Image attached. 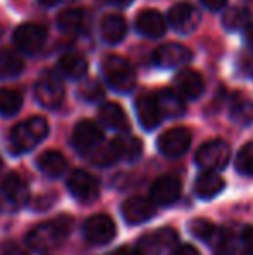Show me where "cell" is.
Returning a JSON list of instances; mask_svg holds the SVG:
<instances>
[{
	"instance_id": "cell-1",
	"label": "cell",
	"mask_w": 253,
	"mask_h": 255,
	"mask_svg": "<svg viewBox=\"0 0 253 255\" xmlns=\"http://www.w3.org/2000/svg\"><path fill=\"white\" fill-rule=\"evenodd\" d=\"M71 224H73V219L68 215H59L56 219L42 222L28 233V245L35 252H49V250L58 249L70 235Z\"/></svg>"
},
{
	"instance_id": "cell-2",
	"label": "cell",
	"mask_w": 253,
	"mask_h": 255,
	"mask_svg": "<svg viewBox=\"0 0 253 255\" xmlns=\"http://www.w3.org/2000/svg\"><path fill=\"white\" fill-rule=\"evenodd\" d=\"M49 134V124L42 117H31L23 120L10 130V149L12 153H26L42 142Z\"/></svg>"
},
{
	"instance_id": "cell-3",
	"label": "cell",
	"mask_w": 253,
	"mask_h": 255,
	"mask_svg": "<svg viewBox=\"0 0 253 255\" xmlns=\"http://www.w3.org/2000/svg\"><path fill=\"white\" fill-rule=\"evenodd\" d=\"M102 75H104L109 87L116 92H122V94L130 92L137 82L135 70L130 64V61L120 56H108L102 61Z\"/></svg>"
},
{
	"instance_id": "cell-4",
	"label": "cell",
	"mask_w": 253,
	"mask_h": 255,
	"mask_svg": "<svg viewBox=\"0 0 253 255\" xmlns=\"http://www.w3.org/2000/svg\"><path fill=\"white\" fill-rule=\"evenodd\" d=\"M231 158V146L222 139H213L201 144L196 151V163L206 172L222 170Z\"/></svg>"
},
{
	"instance_id": "cell-5",
	"label": "cell",
	"mask_w": 253,
	"mask_h": 255,
	"mask_svg": "<svg viewBox=\"0 0 253 255\" xmlns=\"http://www.w3.org/2000/svg\"><path fill=\"white\" fill-rule=\"evenodd\" d=\"M35 99L40 106L56 110L64 99V84L58 73L45 71L35 84Z\"/></svg>"
},
{
	"instance_id": "cell-6",
	"label": "cell",
	"mask_w": 253,
	"mask_h": 255,
	"mask_svg": "<svg viewBox=\"0 0 253 255\" xmlns=\"http://www.w3.org/2000/svg\"><path fill=\"white\" fill-rule=\"evenodd\" d=\"M104 141V132L95 122L92 120H80L75 125L73 135H71V144L80 154L94 153Z\"/></svg>"
},
{
	"instance_id": "cell-7",
	"label": "cell",
	"mask_w": 253,
	"mask_h": 255,
	"mask_svg": "<svg viewBox=\"0 0 253 255\" xmlns=\"http://www.w3.org/2000/svg\"><path fill=\"white\" fill-rule=\"evenodd\" d=\"M68 191L82 203H92L101 193V184H99L97 177L87 170H75L68 179Z\"/></svg>"
},
{
	"instance_id": "cell-8",
	"label": "cell",
	"mask_w": 253,
	"mask_h": 255,
	"mask_svg": "<svg viewBox=\"0 0 253 255\" xmlns=\"http://www.w3.org/2000/svg\"><path fill=\"white\" fill-rule=\"evenodd\" d=\"M45 38H47V31L44 28L33 23H26L16 28L12 40L19 52L26 54V56H33L44 47Z\"/></svg>"
},
{
	"instance_id": "cell-9",
	"label": "cell",
	"mask_w": 253,
	"mask_h": 255,
	"mask_svg": "<svg viewBox=\"0 0 253 255\" xmlns=\"http://www.w3.org/2000/svg\"><path fill=\"white\" fill-rule=\"evenodd\" d=\"M191 132L186 127H173L158 137V149L169 158H179L189 149Z\"/></svg>"
},
{
	"instance_id": "cell-10",
	"label": "cell",
	"mask_w": 253,
	"mask_h": 255,
	"mask_svg": "<svg viewBox=\"0 0 253 255\" xmlns=\"http://www.w3.org/2000/svg\"><path fill=\"white\" fill-rule=\"evenodd\" d=\"M84 235L92 245H106L116 235V226L113 219L106 214L92 215L85 221Z\"/></svg>"
},
{
	"instance_id": "cell-11",
	"label": "cell",
	"mask_w": 253,
	"mask_h": 255,
	"mask_svg": "<svg viewBox=\"0 0 253 255\" xmlns=\"http://www.w3.org/2000/svg\"><path fill=\"white\" fill-rule=\"evenodd\" d=\"M199 19H201L199 17V10L187 2L175 3L169 12V24L179 35L192 33L198 28Z\"/></svg>"
},
{
	"instance_id": "cell-12",
	"label": "cell",
	"mask_w": 253,
	"mask_h": 255,
	"mask_svg": "<svg viewBox=\"0 0 253 255\" xmlns=\"http://www.w3.org/2000/svg\"><path fill=\"white\" fill-rule=\"evenodd\" d=\"M192 52L182 44H163L153 52V63L160 68H179L191 63Z\"/></svg>"
},
{
	"instance_id": "cell-13",
	"label": "cell",
	"mask_w": 253,
	"mask_h": 255,
	"mask_svg": "<svg viewBox=\"0 0 253 255\" xmlns=\"http://www.w3.org/2000/svg\"><path fill=\"white\" fill-rule=\"evenodd\" d=\"M182 184L175 175H162L151 186V202L160 207H169L173 205L180 198Z\"/></svg>"
},
{
	"instance_id": "cell-14",
	"label": "cell",
	"mask_w": 253,
	"mask_h": 255,
	"mask_svg": "<svg viewBox=\"0 0 253 255\" xmlns=\"http://www.w3.org/2000/svg\"><path fill=\"white\" fill-rule=\"evenodd\" d=\"M122 215L128 224H142L156 215V207L149 198L144 196H132L123 202Z\"/></svg>"
},
{
	"instance_id": "cell-15",
	"label": "cell",
	"mask_w": 253,
	"mask_h": 255,
	"mask_svg": "<svg viewBox=\"0 0 253 255\" xmlns=\"http://www.w3.org/2000/svg\"><path fill=\"white\" fill-rule=\"evenodd\" d=\"M135 113H137L139 124L146 128V130H155L163 120V115L160 111L156 96L151 94H142L135 101Z\"/></svg>"
},
{
	"instance_id": "cell-16",
	"label": "cell",
	"mask_w": 253,
	"mask_h": 255,
	"mask_svg": "<svg viewBox=\"0 0 253 255\" xmlns=\"http://www.w3.org/2000/svg\"><path fill=\"white\" fill-rule=\"evenodd\" d=\"M175 92L182 99H198L205 92V80L194 70H182L173 80Z\"/></svg>"
},
{
	"instance_id": "cell-17",
	"label": "cell",
	"mask_w": 253,
	"mask_h": 255,
	"mask_svg": "<svg viewBox=\"0 0 253 255\" xmlns=\"http://www.w3.org/2000/svg\"><path fill=\"white\" fill-rule=\"evenodd\" d=\"M135 30L149 38H160L167 31V19L155 9H146L135 17Z\"/></svg>"
},
{
	"instance_id": "cell-18",
	"label": "cell",
	"mask_w": 253,
	"mask_h": 255,
	"mask_svg": "<svg viewBox=\"0 0 253 255\" xmlns=\"http://www.w3.org/2000/svg\"><path fill=\"white\" fill-rule=\"evenodd\" d=\"M0 193L14 207H23L30 202V189L26 186V181L17 174L5 175L0 184Z\"/></svg>"
},
{
	"instance_id": "cell-19",
	"label": "cell",
	"mask_w": 253,
	"mask_h": 255,
	"mask_svg": "<svg viewBox=\"0 0 253 255\" xmlns=\"http://www.w3.org/2000/svg\"><path fill=\"white\" fill-rule=\"evenodd\" d=\"M224 186L226 182L217 172L203 170L194 181V195L201 200H212L222 193Z\"/></svg>"
},
{
	"instance_id": "cell-20",
	"label": "cell",
	"mask_w": 253,
	"mask_h": 255,
	"mask_svg": "<svg viewBox=\"0 0 253 255\" xmlns=\"http://www.w3.org/2000/svg\"><path fill=\"white\" fill-rule=\"evenodd\" d=\"M127 21L118 14H108L101 21V37L106 44L116 45L125 38Z\"/></svg>"
},
{
	"instance_id": "cell-21",
	"label": "cell",
	"mask_w": 253,
	"mask_h": 255,
	"mask_svg": "<svg viewBox=\"0 0 253 255\" xmlns=\"http://www.w3.org/2000/svg\"><path fill=\"white\" fill-rule=\"evenodd\" d=\"M58 26L63 33H82L88 26V14L84 9H64L58 16Z\"/></svg>"
},
{
	"instance_id": "cell-22",
	"label": "cell",
	"mask_w": 253,
	"mask_h": 255,
	"mask_svg": "<svg viewBox=\"0 0 253 255\" xmlns=\"http://www.w3.org/2000/svg\"><path fill=\"white\" fill-rule=\"evenodd\" d=\"M109 144L113 148L116 161H135L142 153V142L134 135H120V137L113 139Z\"/></svg>"
},
{
	"instance_id": "cell-23",
	"label": "cell",
	"mask_w": 253,
	"mask_h": 255,
	"mask_svg": "<svg viewBox=\"0 0 253 255\" xmlns=\"http://www.w3.org/2000/svg\"><path fill=\"white\" fill-rule=\"evenodd\" d=\"M37 167L47 177H59L66 172L68 161L63 153L49 149V151H44L37 158Z\"/></svg>"
},
{
	"instance_id": "cell-24",
	"label": "cell",
	"mask_w": 253,
	"mask_h": 255,
	"mask_svg": "<svg viewBox=\"0 0 253 255\" xmlns=\"http://www.w3.org/2000/svg\"><path fill=\"white\" fill-rule=\"evenodd\" d=\"M99 118H101V122L106 127L115 128V130H128V127H130L123 108L116 103L102 104V106L99 108Z\"/></svg>"
},
{
	"instance_id": "cell-25",
	"label": "cell",
	"mask_w": 253,
	"mask_h": 255,
	"mask_svg": "<svg viewBox=\"0 0 253 255\" xmlns=\"http://www.w3.org/2000/svg\"><path fill=\"white\" fill-rule=\"evenodd\" d=\"M156 101H158L160 111H162L163 118H177L180 115L186 113V104L184 99L177 94L175 91H169V89H163L156 94Z\"/></svg>"
},
{
	"instance_id": "cell-26",
	"label": "cell",
	"mask_w": 253,
	"mask_h": 255,
	"mask_svg": "<svg viewBox=\"0 0 253 255\" xmlns=\"http://www.w3.org/2000/svg\"><path fill=\"white\" fill-rule=\"evenodd\" d=\"M58 66L64 77L71 78V80H82V78H85V75L88 71L87 61L82 56H77V54H66V56H63L59 59Z\"/></svg>"
},
{
	"instance_id": "cell-27",
	"label": "cell",
	"mask_w": 253,
	"mask_h": 255,
	"mask_svg": "<svg viewBox=\"0 0 253 255\" xmlns=\"http://www.w3.org/2000/svg\"><path fill=\"white\" fill-rule=\"evenodd\" d=\"M24 68V63L17 52L10 49H2L0 51V80H9L21 75Z\"/></svg>"
},
{
	"instance_id": "cell-28",
	"label": "cell",
	"mask_w": 253,
	"mask_h": 255,
	"mask_svg": "<svg viewBox=\"0 0 253 255\" xmlns=\"http://www.w3.org/2000/svg\"><path fill=\"white\" fill-rule=\"evenodd\" d=\"M177 240H179V235H177L175 229L163 228V229H158L156 233H151V235L144 236L142 242L151 250H165V249H172L177 243Z\"/></svg>"
},
{
	"instance_id": "cell-29",
	"label": "cell",
	"mask_w": 253,
	"mask_h": 255,
	"mask_svg": "<svg viewBox=\"0 0 253 255\" xmlns=\"http://www.w3.org/2000/svg\"><path fill=\"white\" fill-rule=\"evenodd\" d=\"M222 24L229 31H241L250 26V12L245 7H231L224 12Z\"/></svg>"
},
{
	"instance_id": "cell-30",
	"label": "cell",
	"mask_w": 253,
	"mask_h": 255,
	"mask_svg": "<svg viewBox=\"0 0 253 255\" xmlns=\"http://www.w3.org/2000/svg\"><path fill=\"white\" fill-rule=\"evenodd\" d=\"M23 106V96L12 89H0V115L2 117H14L19 113Z\"/></svg>"
},
{
	"instance_id": "cell-31",
	"label": "cell",
	"mask_w": 253,
	"mask_h": 255,
	"mask_svg": "<svg viewBox=\"0 0 253 255\" xmlns=\"http://www.w3.org/2000/svg\"><path fill=\"white\" fill-rule=\"evenodd\" d=\"M217 226L213 224L212 221H208V219H192L189 222V233L194 238L201 240L203 243H206V245H210L213 240V236L217 235Z\"/></svg>"
},
{
	"instance_id": "cell-32",
	"label": "cell",
	"mask_w": 253,
	"mask_h": 255,
	"mask_svg": "<svg viewBox=\"0 0 253 255\" xmlns=\"http://www.w3.org/2000/svg\"><path fill=\"white\" fill-rule=\"evenodd\" d=\"M231 118L240 125H248L253 122V103L248 99L238 98L231 106Z\"/></svg>"
},
{
	"instance_id": "cell-33",
	"label": "cell",
	"mask_w": 253,
	"mask_h": 255,
	"mask_svg": "<svg viewBox=\"0 0 253 255\" xmlns=\"http://www.w3.org/2000/svg\"><path fill=\"white\" fill-rule=\"evenodd\" d=\"M236 170L241 175L253 177V142H248L238 151L236 156Z\"/></svg>"
},
{
	"instance_id": "cell-34",
	"label": "cell",
	"mask_w": 253,
	"mask_h": 255,
	"mask_svg": "<svg viewBox=\"0 0 253 255\" xmlns=\"http://www.w3.org/2000/svg\"><path fill=\"white\" fill-rule=\"evenodd\" d=\"M210 245L213 247L215 250L222 254H227L231 252V249L234 247V236L229 229H217V235L213 236L212 243Z\"/></svg>"
},
{
	"instance_id": "cell-35",
	"label": "cell",
	"mask_w": 253,
	"mask_h": 255,
	"mask_svg": "<svg viewBox=\"0 0 253 255\" xmlns=\"http://www.w3.org/2000/svg\"><path fill=\"white\" fill-rule=\"evenodd\" d=\"M0 255H30L21 245L14 242H5L0 247Z\"/></svg>"
},
{
	"instance_id": "cell-36",
	"label": "cell",
	"mask_w": 253,
	"mask_h": 255,
	"mask_svg": "<svg viewBox=\"0 0 253 255\" xmlns=\"http://www.w3.org/2000/svg\"><path fill=\"white\" fill-rule=\"evenodd\" d=\"M84 98H87L88 101H95V99L102 98V89L99 84H95V82H92L88 87L84 89Z\"/></svg>"
},
{
	"instance_id": "cell-37",
	"label": "cell",
	"mask_w": 253,
	"mask_h": 255,
	"mask_svg": "<svg viewBox=\"0 0 253 255\" xmlns=\"http://www.w3.org/2000/svg\"><path fill=\"white\" fill-rule=\"evenodd\" d=\"M241 242H243V245H245V250L250 255H253V226H247V228L243 229Z\"/></svg>"
},
{
	"instance_id": "cell-38",
	"label": "cell",
	"mask_w": 253,
	"mask_h": 255,
	"mask_svg": "<svg viewBox=\"0 0 253 255\" xmlns=\"http://www.w3.org/2000/svg\"><path fill=\"white\" fill-rule=\"evenodd\" d=\"M170 255H199V252L192 245H180Z\"/></svg>"
},
{
	"instance_id": "cell-39",
	"label": "cell",
	"mask_w": 253,
	"mask_h": 255,
	"mask_svg": "<svg viewBox=\"0 0 253 255\" xmlns=\"http://www.w3.org/2000/svg\"><path fill=\"white\" fill-rule=\"evenodd\" d=\"M201 3L210 10H220L227 3V0H201Z\"/></svg>"
},
{
	"instance_id": "cell-40",
	"label": "cell",
	"mask_w": 253,
	"mask_h": 255,
	"mask_svg": "<svg viewBox=\"0 0 253 255\" xmlns=\"http://www.w3.org/2000/svg\"><path fill=\"white\" fill-rule=\"evenodd\" d=\"M113 255H144V252L134 249V247H120V249L116 250Z\"/></svg>"
},
{
	"instance_id": "cell-41",
	"label": "cell",
	"mask_w": 253,
	"mask_h": 255,
	"mask_svg": "<svg viewBox=\"0 0 253 255\" xmlns=\"http://www.w3.org/2000/svg\"><path fill=\"white\" fill-rule=\"evenodd\" d=\"M245 40H247V44L253 49V24H250V26L247 28V31H245Z\"/></svg>"
},
{
	"instance_id": "cell-42",
	"label": "cell",
	"mask_w": 253,
	"mask_h": 255,
	"mask_svg": "<svg viewBox=\"0 0 253 255\" xmlns=\"http://www.w3.org/2000/svg\"><path fill=\"white\" fill-rule=\"evenodd\" d=\"M63 2H70V0H40V3H42V5H45V7H54V5L63 3Z\"/></svg>"
},
{
	"instance_id": "cell-43",
	"label": "cell",
	"mask_w": 253,
	"mask_h": 255,
	"mask_svg": "<svg viewBox=\"0 0 253 255\" xmlns=\"http://www.w3.org/2000/svg\"><path fill=\"white\" fill-rule=\"evenodd\" d=\"M111 3H115V5H118V7H125V5H130L134 0H109Z\"/></svg>"
},
{
	"instance_id": "cell-44",
	"label": "cell",
	"mask_w": 253,
	"mask_h": 255,
	"mask_svg": "<svg viewBox=\"0 0 253 255\" xmlns=\"http://www.w3.org/2000/svg\"><path fill=\"white\" fill-rule=\"evenodd\" d=\"M2 165H3L2 163V158H0V172H2Z\"/></svg>"
},
{
	"instance_id": "cell-45",
	"label": "cell",
	"mask_w": 253,
	"mask_h": 255,
	"mask_svg": "<svg viewBox=\"0 0 253 255\" xmlns=\"http://www.w3.org/2000/svg\"><path fill=\"white\" fill-rule=\"evenodd\" d=\"M248 2H252V3H253V0H248Z\"/></svg>"
}]
</instances>
